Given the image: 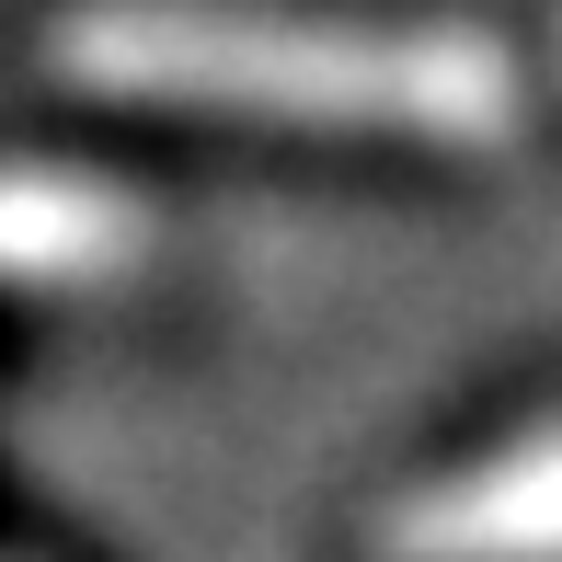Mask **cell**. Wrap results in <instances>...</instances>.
Segmentation results:
<instances>
[{"mask_svg": "<svg viewBox=\"0 0 562 562\" xmlns=\"http://www.w3.org/2000/svg\"><path fill=\"white\" fill-rule=\"evenodd\" d=\"M149 252V207L104 172H0V276L12 288H104Z\"/></svg>", "mask_w": 562, "mask_h": 562, "instance_id": "2", "label": "cell"}, {"mask_svg": "<svg viewBox=\"0 0 562 562\" xmlns=\"http://www.w3.org/2000/svg\"><path fill=\"white\" fill-rule=\"evenodd\" d=\"M46 58L81 92L172 115H265L345 138L505 149L528 126V69L482 23H311L265 0H81Z\"/></svg>", "mask_w": 562, "mask_h": 562, "instance_id": "1", "label": "cell"}, {"mask_svg": "<svg viewBox=\"0 0 562 562\" xmlns=\"http://www.w3.org/2000/svg\"><path fill=\"white\" fill-rule=\"evenodd\" d=\"M402 551H562V425L494 448L482 471H459L448 494L391 517Z\"/></svg>", "mask_w": 562, "mask_h": 562, "instance_id": "3", "label": "cell"}]
</instances>
